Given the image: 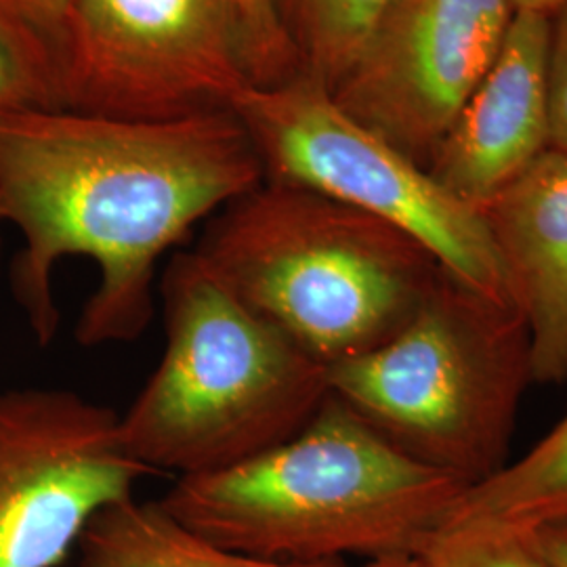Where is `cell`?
<instances>
[{"mask_svg": "<svg viewBox=\"0 0 567 567\" xmlns=\"http://www.w3.org/2000/svg\"><path fill=\"white\" fill-rule=\"evenodd\" d=\"M259 183L264 166L231 110L177 121L0 114V225H13L23 240L9 286L37 343L58 337L53 271L68 257L100 269L76 343L137 341L156 313L164 252Z\"/></svg>", "mask_w": 567, "mask_h": 567, "instance_id": "cell-1", "label": "cell"}, {"mask_svg": "<svg viewBox=\"0 0 567 567\" xmlns=\"http://www.w3.org/2000/svg\"><path fill=\"white\" fill-rule=\"evenodd\" d=\"M465 484L393 446L337 395L280 446L179 477L163 505L221 547L284 564L416 555Z\"/></svg>", "mask_w": 567, "mask_h": 567, "instance_id": "cell-2", "label": "cell"}, {"mask_svg": "<svg viewBox=\"0 0 567 567\" xmlns=\"http://www.w3.org/2000/svg\"><path fill=\"white\" fill-rule=\"evenodd\" d=\"M166 349L118 419L128 456L179 477L240 465L303 429L330 395L328 368L227 288L198 250L161 282Z\"/></svg>", "mask_w": 567, "mask_h": 567, "instance_id": "cell-3", "label": "cell"}, {"mask_svg": "<svg viewBox=\"0 0 567 567\" xmlns=\"http://www.w3.org/2000/svg\"><path fill=\"white\" fill-rule=\"evenodd\" d=\"M196 250L246 307L326 368L389 341L444 271L383 219L271 182L221 208Z\"/></svg>", "mask_w": 567, "mask_h": 567, "instance_id": "cell-4", "label": "cell"}, {"mask_svg": "<svg viewBox=\"0 0 567 567\" xmlns=\"http://www.w3.org/2000/svg\"><path fill=\"white\" fill-rule=\"evenodd\" d=\"M330 393L393 446L466 487L498 475L527 385L519 309L447 269L389 341L328 368Z\"/></svg>", "mask_w": 567, "mask_h": 567, "instance_id": "cell-5", "label": "cell"}, {"mask_svg": "<svg viewBox=\"0 0 567 567\" xmlns=\"http://www.w3.org/2000/svg\"><path fill=\"white\" fill-rule=\"evenodd\" d=\"M231 112L255 145L264 182L303 187L374 215L423 244L463 282L511 303L482 213L353 121L320 82L297 74L274 86L252 84Z\"/></svg>", "mask_w": 567, "mask_h": 567, "instance_id": "cell-6", "label": "cell"}, {"mask_svg": "<svg viewBox=\"0 0 567 567\" xmlns=\"http://www.w3.org/2000/svg\"><path fill=\"white\" fill-rule=\"evenodd\" d=\"M252 84L238 0H70L65 9L60 110L177 121L231 110Z\"/></svg>", "mask_w": 567, "mask_h": 567, "instance_id": "cell-7", "label": "cell"}, {"mask_svg": "<svg viewBox=\"0 0 567 567\" xmlns=\"http://www.w3.org/2000/svg\"><path fill=\"white\" fill-rule=\"evenodd\" d=\"M121 414L70 389L0 391V567H60L89 522L156 475L124 452Z\"/></svg>", "mask_w": 567, "mask_h": 567, "instance_id": "cell-8", "label": "cell"}, {"mask_svg": "<svg viewBox=\"0 0 567 567\" xmlns=\"http://www.w3.org/2000/svg\"><path fill=\"white\" fill-rule=\"evenodd\" d=\"M513 16L508 0H395L330 95L429 168L496 60Z\"/></svg>", "mask_w": 567, "mask_h": 567, "instance_id": "cell-9", "label": "cell"}, {"mask_svg": "<svg viewBox=\"0 0 567 567\" xmlns=\"http://www.w3.org/2000/svg\"><path fill=\"white\" fill-rule=\"evenodd\" d=\"M547 63V16L515 13L426 168L458 200L480 210L550 147Z\"/></svg>", "mask_w": 567, "mask_h": 567, "instance_id": "cell-10", "label": "cell"}, {"mask_svg": "<svg viewBox=\"0 0 567 567\" xmlns=\"http://www.w3.org/2000/svg\"><path fill=\"white\" fill-rule=\"evenodd\" d=\"M524 316L534 383L567 379V154L548 147L480 208Z\"/></svg>", "mask_w": 567, "mask_h": 567, "instance_id": "cell-11", "label": "cell"}, {"mask_svg": "<svg viewBox=\"0 0 567 567\" xmlns=\"http://www.w3.org/2000/svg\"><path fill=\"white\" fill-rule=\"evenodd\" d=\"M284 564L221 547L183 526L158 503L135 496L102 508L82 532L76 567H343Z\"/></svg>", "mask_w": 567, "mask_h": 567, "instance_id": "cell-12", "label": "cell"}, {"mask_svg": "<svg viewBox=\"0 0 567 567\" xmlns=\"http://www.w3.org/2000/svg\"><path fill=\"white\" fill-rule=\"evenodd\" d=\"M567 522V414L498 475L466 487L446 524H494L538 532Z\"/></svg>", "mask_w": 567, "mask_h": 567, "instance_id": "cell-13", "label": "cell"}, {"mask_svg": "<svg viewBox=\"0 0 567 567\" xmlns=\"http://www.w3.org/2000/svg\"><path fill=\"white\" fill-rule=\"evenodd\" d=\"M395 0H271L299 74L332 91Z\"/></svg>", "mask_w": 567, "mask_h": 567, "instance_id": "cell-14", "label": "cell"}, {"mask_svg": "<svg viewBox=\"0 0 567 567\" xmlns=\"http://www.w3.org/2000/svg\"><path fill=\"white\" fill-rule=\"evenodd\" d=\"M416 557L423 567H555L536 532L494 524H446Z\"/></svg>", "mask_w": 567, "mask_h": 567, "instance_id": "cell-15", "label": "cell"}, {"mask_svg": "<svg viewBox=\"0 0 567 567\" xmlns=\"http://www.w3.org/2000/svg\"><path fill=\"white\" fill-rule=\"evenodd\" d=\"M68 4L70 0H0V32L41 72L55 100L58 42Z\"/></svg>", "mask_w": 567, "mask_h": 567, "instance_id": "cell-16", "label": "cell"}, {"mask_svg": "<svg viewBox=\"0 0 567 567\" xmlns=\"http://www.w3.org/2000/svg\"><path fill=\"white\" fill-rule=\"evenodd\" d=\"M248 74L255 86H274L299 74L271 0H238Z\"/></svg>", "mask_w": 567, "mask_h": 567, "instance_id": "cell-17", "label": "cell"}, {"mask_svg": "<svg viewBox=\"0 0 567 567\" xmlns=\"http://www.w3.org/2000/svg\"><path fill=\"white\" fill-rule=\"evenodd\" d=\"M60 110L51 84L0 32V114Z\"/></svg>", "mask_w": 567, "mask_h": 567, "instance_id": "cell-18", "label": "cell"}, {"mask_svg": "<svg viewBox=\"0 0 567 567\" xmlns=\"http://www.w3.org/2000/svg\"><path fill=\"white\" fill-rule=\"evenodd\" d=\"M547 81L550 147L567 154V7L548 18Z\"/></svg>", "mask_w": 567, "mask_h": 567, "instance_id": "cell-19", "label": "cell"}, {"mask_svg": "<svg viewBox=\"0 0 567 567\" xmlns=\"http://www.w3.org/2000/svg\"><path fill=\"white\" fill-rule=\"evenodd\" d=\"M536 536L548 561L555 567H567V522L540 527Z\"/></svg>", "mask_w": 567, "mask_h": 567, "instance_id": "cell-20", "label": "cell"}, {"mask_svg": "<svg viewBox=\"0 0 567 567\" xmlns=\"http://www.w3.org/2000/svg\"><path fill=\"white\" fill-rule=\"evenodd\" d=\"M515 13H536V16H555L567 7V0H508Z\"/></svg>", "mask_w": 567, "mask_h": 567, "instance_id": "cell-21", "label": "cell"}, {"mask_svg": "<svg viewBox=\"0 0 567 567\" xmlns=\"http://www.w3.org/2000/svg\"><path fill=\"white\" fill-rule=\"evenodd\" d=\"M343 567H423V564L416 555H385V557L364 559L360 566Z\"/></svg>", "mask_w": 567, "mask_h": 567, "instance_id": "cell-22", "label": "cell"}, {"mask_svg": "<svg viewBox=\"0 0 567 567\" xmlns=\"http://www.w3.org/2000/svg\"><path fill=\"white\" fill-rule=\"evenodd\" d=\"M0 259H2V238H0Z\"/></svg>", "mask_w": 567, "mask_h": 567, "instance_id": "cell-23", "label": "cell"}]
</instances>
